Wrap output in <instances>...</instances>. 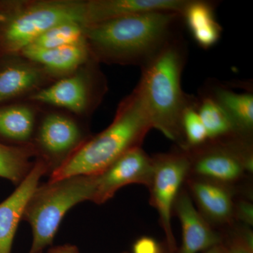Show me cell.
<instances>
[{
	"label": "cell",
	"mask_w": 253,
	"mask_h": 253,
	"mask_svg": "<svg viewBox=\"0 0 253 253\" xmlns=\"http://www.w3.org/2000/svg\"><path fill=\"white\" fill-rule=\"evenodd\" d=\"M86 1H0V56L21 54L56 25H85Z\"/></svg>",
	"instance_id": "obj_4"
},
{
	"label": "cell",
	"mask_w": 253,
	"mask_h": 253,
	"mask_svg": "<svg viewBox=\"0 0 253 253\" xmlns=\"http://www.w3.org/2000/svg\"><path fill=\"white\" fill-rule=\"evenodd\" d=\"M85 41L84 25L78 22H67L50 28L29 46L39 49H54L73 45Z\"/></svg>",
	"instance_id": "obj_22"
},
{
	"label": "cell",
	"mask_w": 253,
	"mask_h": 253,
	"mask_svg": "<svg viewBox=\"0 0 253 253\" xmlns=\"http://www.w3.org/2000/svg\"><path fill=\"white\" fill-rule=\"evenodd\" d=\"M154 171L149 186L150 201L159 215L169 249L175 241L172 228V214L184 179L191 169V160L184 154H161L153 158Z\"/></svg>",
	"instance_id": "obj_6"
},
{
	"label": "cell",
	"mask_w": 253,
	"mask_h": 253,
	"mask_svg": "<svg viewBox=\"0 0 253 253\" xmlns=\"http://www.w3.org/2000/svg\"><path fill=\"white\" fill-rule=\"evenodd\" d=\"M34 157L36 151L32 144L11 146L0 142V177L18 186L33 168Z\"/></svg>",
	"instance_id": "obj_20"
},
{
	"label": "cell",
	"mask_w": 253,
	"mask_h": 253,
	"mask_svg": "<svg viewBox=\"0 0 253 253\" xmlns=\"http://www.w3.org/2000/svg\"><path fill=\"white\" fill-rule=\"evenodd\" d=\"M182 43L173 38L142 68L137 88L144 99L152 128L184 148L183 113L193 98L181 88L185 61Z\"/></svg>",
	"instance_id": "obj_3"
},
{
	"label": "cell",
	"mask_w": 253,
	"mask_h": 253,
	"mask_svg": "<svg viewBox=\"0 0 253 253\" xmlns=\"http://www.w3.org/2000/svg\"><path fill=\"white\" fill-rule=\"evenodd\" d=\"M132 253H163L158 241L149 236H142L132 246Z\"/></svg>",
	"instance_id": "obj_24"
},
{
	"label": "cell",
	"mask_w": 253,
	"mask_h": 253,
	"mask_svg": "<svg viewBox=\"0 0 253 253\" xmlns=\"http://www.w3.org/2000/svg\"><path fill=\"white\" fill-rule=\"evenodd\" d=\"M181 14L145 13L84 26L89 51L108 63L144 66L168 42Z\"/></svg>",
	"instance_id": "obj_1"
},
{
	"label": "cell",
	"mask_w": 253,
	"mask_h": 253,
	"mask_svg": "<svg viewBox=\"0 0 253 253\" xmlns=\"http://www.w3.org/2000/svg\"><path fill=\"white\" fill-rule=\"evenodd\" d=\"M225 250L220 245L218 244L217 246L208 250L205 253H226Z\"/></svg>",
	"instance_id": "obj_28"
},
{
	"label": "cell",
	"mask_w": 253,
	"mask_h": 253,
	"mask_svg": "<svg viewBox=\"0 0 253 253\" xmlns=\"http://www.w3.org/2000/svg\"><path fill=\"white\" fill-rule=\"evenodd\" d=\"M174 209L182 230L179 253H199L219 244V236L194 207L192 200L186 192L179 194Z\"/></svg>",
	"instance_id": "obj_12"
},
{
	"label": "cell",
	"mask_w": 253,
	"mask_h": 253,
	"mask_svg": "<svg viewBox=\"0 0 253 253\" xmlns=\"http://www.w3.org/2000/svg\"><path fill=\"white\" fill-rule=\"evenodd\" d=\"M90 96V86L85 76L76 74L37 91L31 99L81 114L87 109Z\"/></svg>",
	"instance_id": "obj_13"
},
{
	"label": "cell",
	"mask_w": 253,
	"mask_h": 253,
	"mask_svg": "<svg viewBox=\"0 0 253 253\" xmlns=\"http://www.w3.org/2000/svg\"><path fill=\"white\" fill-rule=\"evenodd\" d=\"M196 174L207 180L219 184L234 182L242 176L245 169H253L251 151L236 143L212 146L199 153L191 168Z\"/></svg>",
	"instance_id": "obj_9"
},
{
	"label": "cell",
	"mask_w": 253,
	"mask_h": 253,
	"mask_svg": "<svg viewBox=\"0 0 253 253\" xmlns=\"http://www.w3.org/2000/svg\"><path fill=\"white\" fill-rule=\"evenodd\" d=\"M181 17L201 48L212 47L221 38L222 28L216 20L211 1L189 0Z\"/></svg>",
	"instance_id": "obj_16"
},
{
	"label": "cell",
	"mask_w": 253,
	"mask_h": 253,
	"mask_svg": "<svg viewBox=\"0 0 253 253\" xmlns=\"http://www.w3.org/2000/svg\"><path fill=\"white\" fill-rule=\"evenodd\" d=\"M49 172L44 161L37 158L24 179L9 197L0 204V253H11L13 241L30 198Z\"/></svg>",
	"instance_id": "obj_10"
},
{
	"label": "cell",
	"mask_w": 253,
	"mask_h": 253,
	"mask_svg": "<svg viewBox=\"0 0 253 253\" xmlns=\"http://www.w3.org/2000/svg\"><path fill=\"white\" fill-rule=\"evenodd\" d=\"M196 111L206 128L210 140L239 135L235 126L225 111L208 95L205 94L200 101L197 99Z\"/></svg>",
	"instance_id": "obj_21"
},
{
	"label": "cell",
	"mask_w": 253,
	"mask_h": 253,
	"mask_svg": "<svg viewBox=\"0 0 253 253\" xmlns=\"http://www.w3.org/2000/svg\"><path fill=\"white\" fill-rule=\"evenodd\" d=\"M206 94L212 98L235 126L239 135H247L253 128V95L236 93L225 87L214 86Z\"/></svg>",
	"instance_id": "obj_18"
},
{
	"label": "cell",
	"mask_w": 253,
	"mask_h": 253,
	"mask_svg": "<svg viewBox=\"0 0 253 253\" xmlns=\"http://www.w3.org/2000/svg\"><path fill=\"white\" fill-rule=\"evenodd\" d=\"M196 101L193 98L184 110L181 119L185 150L197 149L208 140L207 131L196 111Z\"/></svg>",
	"instance_id": "obj_23"
},
{
	"label": "cell",
	"mask_w": 253,
	"mask_h": 253,
	"mask_svg": "<svg viewBox=\"0 0 253 253\" xmlns=\"http://www.w3.org/2000/svg\"><path fill=\"white\" fill-rule=\"evenodd\" d=\"M84 141L77 123L63 115L51 113L40 124L32 144L38 159L45 163L50 174Z\"/></svg>",
	"instance_id": "obj_7"
},
{
	"label": "cell",
	"mask_w": 253,
	"mask_h": 253,
	"mask_svg": "<svg viewBox=\"0 0 253 253\" xmlns=\"http://www.w3.org/2000/svg\"><path fill=\"white\" fill-rule=\"evenodd\" d=\"M42 68L30 61L9 60L0 65V104L39 86L45 77Z\"/></svg>",
	"instance_id": "obj_15"
},
{
	"label": "cell",
	"mask_w": 253,
	"mask_h": 253,
	"mask_svg": "<svg viewBox=\"0 0 253 253\" xmlns=\"http://www.w3.org/2000/svg\"><path fill=\"white\" fill-rule=\"evenodd\" d=\"M238 215L240 219L249 224H253V206L249 203L242 202L238 207Z\"/></svg>",
	"instance_id": "obj_26"
},
{
	"label": "cell",
	"mask_w": 253,
	"mask_h": 253,
	"mask_svg": "<svg viewBox=\"0 0 253 253\" xmlns=\"http://www.w3.org/2000/svg\"><path fill=\"white\" fill-rule=\"evenodd\" d=\"M35 114L23 105L0 107V136L21 146L31 144L35 134Z\"/></svg>",
	"instance_id": "obj_19"
},
{
	"label": "cell",
	"mask_w": 253,
	"mask_h": 253,
	"mask_svg": "<svg viewBox=\"0 0 253 253\" xmlns=\"http://www.w3.org/2000/svg\"><path fill=\"white\" fill-rule=\"evenodd\" d=\"M152 125L137 86L118 109L113 123L86 140L49 174V181L69 176L98 175L129 150L141 147Z\"/></svg>",
	"instance_id": "obj_2"
},
{
	"label": "cell",
	"mask_w": 253,
	"mask_h": 253,
	"mask_svg": "<svg viewBox=\"0 0 253 253\" xmlns=\"http://www.w3.org/2000/svg\"><path fill=\"white\" fill-rule=\"evenodd\" d=\"M154 171V160L141 147L129 150L104 172L96 175V185L91 202L103 204L112 199L118 190L129 184L149 187Z\"/></svg>",
	"instance_id": "obj_8"
},
{
	"label": "cell",
	"mask_w": 253,
	"mask_h": 253,
	"mask_svg": "<svg viewBox=\"0 0 253 253\" xmlns=\"http://www.w3.org/2000/svg\"><path fill=\"white\" fill-rule=\"evenodd\" d=\"M253 241L249 236L245 239H238L232 243L226 253H253Z\"/></svg>",
	"instance_id": "obj_25"
},
{
	"label": "cell",
	"mask_w": 253,
	"mask_h": 253,
	"mask_svg": "<svg viewBox=\"0 0 253 253\" xmlns=\"http://www.w3.org/2000/svg\"><path fill=\"white\" fill-rule=\"evenodd\" d=\"M190 188L201 210L212 220L227 222L232 217L234 204L230 191L219 183L191 181Z\"/></svg>",
	"instance_id": "obj_17"
},
{
	"label": "cell",
	"mask_w": 253,
	"mask_h": 253,
	"mask_svg": "<svg viewBox=\"0 0 253 253\" xmlns=\"http://www.w3.org/2000/svg\"><path fill=\"white\" fill-rule=\"evenodd\" d=\"M86 41L78 44L54 49H39L28 46L21 51L23 57L42 68L46 73L68 74L85 63L89 56Z\"/></svg>",
	"instance_id": "obj_14"
},
{
	"label": "cell",
	"mask_w": 253,
	"mask_h": 253,
	"mask_svg": "<svg viewBox=\"0 0 253 253\" xmlns=\"http://www.w3.org/2000/svg\"><path fill=\"white\" fill-rule=\"evenodd\" d=\"M96 185V175L69 176L38 185L23 216L33 231L29 253H42L52 244L66 213L80 203L92 201Z\"/></svg>",
	"instance_id": "obj_5"
},
{
	"label": "cell",
	"mask_w": 253,
	"mask_h": 253,
	"mask_svg": "<svg viewBox=\"0 0 253 253\" xmlns=\"http://www.w3.org/2000/svg\"><path fill=\"white\" fill-rule=\"evenodd\" d=\"M189 0H92L86 1L85 25L114 18L169 11L182 14Z\"/></svg>",
	"instance_id": "obj_11"
},
{
	"label": "cell",
	"mask_w": 253,
	"mask_h": 253,
	"mask_svg": "<svg viewBox=\"0 0 253 253\" xmlns=\"http://www.w3.org/2000/svg\"><path fill=\"white\" fill-rule=\"evenodd\" d=\"M48 253H81L76 246L67 244L51 247Z\"/></svg>",
	"instance_id": "obj_27"
}]
</instances>
